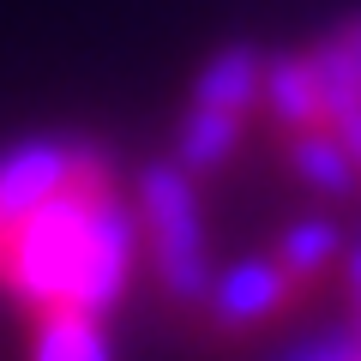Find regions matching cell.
I'll return each mask as SVG.
<instances>
[{"instance_id": "obj_1", "label": "cell", "mask_w": 361, "mask_h": 361, "mask_svg": "<svg viewBox=\"0 0 361 361\" xmlns=\"http://www.w3.org/2000/svg\"><path fill=\"white\" fill-rule=\"evenodd\" d=\"M139 259V205L90 139H30L0 157V295L30 325L109 313Z\"/></svg>"}, {"instance_id": "obj_2", "label": "cell", "mask_w": 361, "mask_h": 361, "mask_svg": "<svg viewBox=\"0 0 361 361\" xmlns=\"http://www.w3.org/2000/svg\"><path fill=\"white\" fill-rule=\"evenodd\" d=\"M247 115L307 193L361 205V13L301 49H259Z\"/></svg>"}, {"instance_id": "obj_3", "label": "cell", "mask_w": 361, "mask_h": 361, "mask_svg": "<svg viewBox=\"0 0 361 361\" xmlns=\"http://www.w3.org/2000/svg\"><path fill=\"white\" fill-rule=\"evenodd\" d=\"M30 361H115L109 313H49L30 325Z\"/></svg>"}, {"instance_id": "obj_4", "label": "cell", "mask_w": 361, "mask_h": 361, "mask_svg": "<svg viewBox=\"0 0 361 361\" xmlns=\"http://www.w3.org/2000/svg\"><path fill=\"white\" fill-rule=\"evenodd\" d=\"M301 361H361V325L349 319L337 337H325V343L313 349V355H301Z\"/></svg>"}, {"instance_id": "obj_5", "label": "cell", "mask_w": 361, "mask_h": 361, "mask_svg": "<svg viewBox=\"0 0 361 361\" xmlns=\"http://www.w3.org/2000/svg\"><path fill=\"white\" fill-rule=\"evenodd\" d=\"M343 283H349V319L361 325V247L343 259Z\"/></svg>"}]
</instances>
